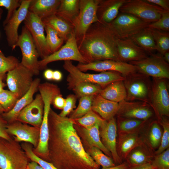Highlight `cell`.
I'll use <instances>...</instances> for the list:
<instances>
[{
  "label": "cell",
  "mask_w": 169,
  "mask_h": 169,
  "mask_svg": "<svg viewBox=\"0 0 169 169\" xmlns=\"http://www.w3.org/2000/svg\"><path fill=\"white\" fill-rule=\"evenodd\" d=\"M76 122L50 109L48 117L50 162L58 169H100L85 150L74 127Z\"/></svg>",
  "instance_id": "1"
},
{
  "label": "cell",
  "mask_w": 169,
  "mask_h": 169,
  "mask_svg": "<svg viewBox=\"0 0 169 169\" xmlns=\"http://www.w3.org/2000/svg\"><path fill=\"white\" fill-rule=\"evenodd\" d=\"M118 38L110 23L99 21L92 24L77 42L79 52L88 63L105 60L121 61L117 45Z\"/></svg>",
  "instance_id": "2"
},
{
  "label": "cell",
  "mask_w": 169,
  "mask_h": 169,
  "mask_svg": "<svg viewBox=\"0 0 169 169\" xmlns=\"http://www.w3.org/2000/svg\"><path fill=\"white\" fill-rule=\"evenodd\" d=\"M31 161L19 142L0 137V169H26Z\"/></svg>",
  "instance_id": "3"
},
{
  "label": "cell",
  "mask_w": 169,
  "mask_h": 169,
  "mask_svg": "<svg viewBox=\"0 0 169 169\" xmlns=\"http://www.w3.org/2000/svg\"><path fill=\"white\" fill-rule=\"evenodd\" d=\"M63 67L69 73L67 79L97 84L102 88L113 82L125 79L117 72L113 71H103L96 74L85 73L80 71L69 60L64 61Z\"/></svg>",
  "instance_id": "4"
},
{
  "label": "cell",
  "mask_w": 169,
  "mask_h": 169,
  "mask_svg": "<svg viewBox=\"0 0 169 169\" xmlns=\"http://www.w3.org/2000/svg\"><path fill=\"white\" fill-rule=\"evenodd\" d=\"M16 47L20 48L22 53L21 64L33 75H39L40 71L38 60L39 55L32 37L24 25L22 28L14 49Z\"/></svg>",
  "instance_id": "5"
},
{
  "label": "cell",
  "mask_w": 169,
  "mask_h": 169,
  "mask_svg": "<svg viewBox=\"0 0 169 169\" xmlns=\"http://www.w3.org/2000/svg\"><path fill=\"white\" fill-rule=\"evenodd\" d=\"M100 0H79V13L74 25L77 41L82 39L90 26L99 21L97 11Z\"/></svg>",
  "instance_id": "6"
},
{
  "label": "cell",
  "mask_w": 169,
  "mask_h": 169,
  "mask_svg": "<svg viewBox=\"0 0 169 169\" xmlns=\"http://www.w3.org/2000/svg\"><path fill=\"white\" fill-rule=\"evenodd\" d=\"M60 60H74L79 63H88L78 49L74 31L69 36L64 45L56 52L39 61L40 70L46 69L49 63Z\"/></svg>",
  "instance_id": "7"
},
{
  "label": "cell",
  "mask_w": 169,
  "mask_h": 169,
  "mask_svg": "<svg viewBox=\"0 0 169 169\" xmlns=\"http://www.w3.org/2000/svg\"><path fill=\"white\" fill-rule=\"evenodd\" d=\"M164 10L146 0H128L120 8L121 13L131 14L150 23L157 21Z\"/></svg>",
  "instance_id": "8"
},
{
  "label": "cell",
  "mask_w": 169,
  "mask_h": 169,
  "mask_svg": "<svg viewBox=\"0 0 169 169\" xmlns=\"http://www.w3.org/2000/svg\"><path fill=\"white\" fill-rule=\"evenodd\" d=\"M33 75L20 62L14 69L7 74L6 82L8 88L19 99L29 90L33 80Z\"/></svg>",
  "instance_id": "9"
},
{
  "label": "cell",
  "mask_w": 169,
  "mask_h": 169,
  "mask_svg": "<svg viewBox=\"0 0 169 169\" xmlns=\"http://www.w3.org/2000/svg\"><path fill=\"white\" fill-rule=\"evenodd\" d=\"M120 38H130L148 27L150 23L135 16L126 13L118 14L110 23Z\"/></svg>",
  "instance_id": "10"
},
{
  "label": "cell",
  "mask_w": 169,
  "mask_h": 169,
  "mask_svg": "<svg viewBox=\"0 0 169 169\" xmlns=\"http://www.w3.org/2000/svg\"><path fill=\"white\" fill-rule=\"evenodd\" d=\"M23 23L32 37L39 57L43 59L51 54L47 43L44 25L42 20L28 11Z\"/></svg>",
  "instance_id": "11"
},
{
  "label": "cell",
  "mask_w": 169,
  "mask_h": 169,
  "mask_svg": "<svg viewBox=\"0 0 169 169\" xmlns=\"http://www.w3.org/2000/svg\"><path fill=\"white\" fill-rule=\"evenodd\" d=\"M130 64L145 74L159 78H169V64L161 54H152L140 60L130 62Z\"/></svg>",
  "instance_id": "12"
},
{
  "label": "cell",
  "mask_w": 169,
  "mask_h": 169,
  "mask_svg": "<svg viewBox=\"0 0 169 169\" xmlns=\"http://www.w3.org/2000/svg\"><path fill=\"white\" fill-rule=\"evenodd\" d=\"M76 67L84 72L89 70L101 72L110 71L119 72L124 76L132 74L137 70L136 67L131 64L112 60L98 61L87 64L79 63Z\"/></svg>",
  "instance_id": "13"
},
{
  "label": "cell",
  "mask_w": 169,
  "mask_h": 169,
  "mask_svg": "<svg viewBox=\"0 0 169 169\" xmlns=\"http://www.w3.org/2000/svg\"><path fill=\"white\" fill-rule=\"evenodd\" d=\"M40 130V128L17 120L8 124L7 128V132L15 141L29 143L34 148L39 142Z\"/></svg>",
  "instance_id": "14"
},
{
  "label": "cell",
  "mask_w": 169,
  "mask_h": 169,
  "mask_svg": "<svg viewBox=\"0 0 169 169\" xmlns=\"http://www.w3.org/2000/svg\"><path fill=\"white\" fill-rule=\"evenodd\" d=\"M31 0H21L20 5L12 17L4 26L8 45L14 49L19 37L18 30L20 25L25 19Z\"/></svg>",
  "instance_id": "15"
},
{
  "label": "cell",
  "mask_w": 169,
  "mask_h": 169,
  "mask_svg": "<svg viewBox=\"0 0 169 169\" xmlns=\"http://www.w3.org/2000/svg\"><path fill=\"white\" fill-rule=\"evenodd\" d=\"M99 132L101 141L111 153L115 163L118 165L122 163L121 159L118 155L117 150V127L114 118L106 120L99 126Z\"/></svg>",
  "instance_id": "16"
},
{
  "label": "cell",
  "mask_w": 169,
  "mask_h": 169,
  "mask_svg": "<svg viewBox=\"0 0 169 169\" xmlns=\"http://www.w3.org/2000/svg\"><path fill=\"white\" fill-rule=\"evenodd\" d=\"M44 104L40 94H37L33 101L19 114L17 120L40 128L44 114Z\"/></svg>",
  "instance_id": "17"
},
{
  "label": "cell",
  "mask_w": 169,
  "mask_h": 169,
  "mask_svg": "<svg viewBox=\"0 0 169 169\" xmlns=\"http://www.w3.org/2000/svg\"><path fill=\"white\" fill-rule=\"evenodd\" d=\"M117 45L119 56L122 61H139L147 57L146 52L130 38H118Z\"/></svg>",
  "instance_id": "18"
},
{
  "label": "cell",
  "mask_w": 169,
  "mask_h": 169,
  "mask_svg": "<svg viewBox=\"0 0 169 169\" xmlns=\"http://www.w3.org/2000/svg\"><path fill=\"white\" fill-rule=\"evenodd\" d=\"M40 83V79L36 78L34 79L29 90L18 100L13 109L2 115L8 124L17 121L18 115L22 110L33 101V95L38 91Z\"/></svg>",
  "instance_id": "19"
},
{
  "label": "cell",
  "mask_w": 169,
  "mask_h": 169,
  "mask_svg": "<svg viewBox=\"0 0 169 169\" xmlns=\"http://www.w3.org/2000/svg\"><path fill=\"white\" fill-rule=\"evenodd\" d=\"M74 126L81 141L98 148L105 155L112 158L111 153L101 141L99 125L96 124L91 128H86L76 122Z\"/></svg>",
  "instance_id": "20"
},
{
  "label": "cell",
  "mask_w": 169,
  "mask_h": 169,
  "mask_svg": "<svg viewBox=\"0 0 169 169\" xmlns=\"http://www.w3.org/2000/svg\"><path fill=\"white\" fill-rule=\"evenodd\" d=\"M128 0H100L97 11L99 21L109 23L112 22L118 15L120 8Z\"/></svg>",
  "instance_id": "21"
},
{
  "label": "cell",
  "mask_w": 169,
  "mask_h": 169,
  "mask_svg": "<svg viewBox=\"0 0 169 169\" xmlns=\"http://www.w3.org/2000/svg\"><path fill=\"white\" fill-rule=\"evenodd\" d=\"M119 108L120 105L118 103L106 99L99 94L94 96L92 110L106 120L114 118Z\"/></svg>",
  "instance_id": "22"
},
{
  "label": "cell",
  "mask_w": 169,
  "mask_h": 169,
  "mask_svg": "<svg viewBox=\"0 0 169 169\" xmlns=\"http://www.w3.org/2000/svg\"><path fill=\"white\" fill-rule=\"evenodd\" d=\"M60 0H31L28 11L41 20L55 15Z\"/></svg>",
  "instance_id": "23"
},
{
  "label": "cell",
  "mask_w": 169,
  "mask_h": 169,
  "mask_svg": "<svg viewBox=\"0 0 169 169\" xmlns=\"http://www.w3.org/2000/svg\"><path fill=\"white\" fill-rule=\"evenodd\" d=\"M152 98L158 113L160 115L169 116V95L164 81H159L155 85L153 90Z\"/></svg>",
  "instance_id": "24"
},
{
  "label": "cell",
  "mask_w": 169,
  "mask_h": 169,
  "mask_svg": "<svg viewBox=\"0 0 169 169\" xmlns=\"http://www.w3.org/2000/svg\"><path fill=\"white\" fill-rule=\"evenodd\" d=\"M44 25L55 30L65 42L74 30V26L56 15L41 20Z\"/></svg>",
  "instance_id": "25"
},
{
  "label": "cell",
  "mask_w": 169,
  "mask_h": 169,
  "mask_svg": "<svg viewBox=\"0 0 169 169\" xmlns=\"http://www.w3.org/2000/svg\"><path fill=\"white\" fill-rule=\"evenodd\" d=\"M79 0H60L55 15L74 27L79 13Z\"/></svg>",
  "instance_id": "26"
},
{
  "label": "cell",
  "mask_w": 169,
  "mask_h": 169,
  "mask_svg": "<svg viewBox=\"0 0 169 169\" xmlns=\"http://www.w3.org/2000/svg\"><path fill=\"white\" fill-rule=\"evenodd\" d=\"M68 88L72 90L77 98L93 96L99 94L102 88L99 85L88 82L79 81L67 78Z\"/></svg>",
  "instance_id": "27"
},
{
  "label": "cell",
  "mask_w": 169,
  "mask_h": 169,
  "mask_svg": "<svg viewBox=\"0 0 169 169\" xmlns=\"http://www.w3.org/2000/svg\"><path fill=\"white\" fill-rule=\"evenodd\" d=\"M122 80L118 81L110 84L102 89L99 95L109 100L118 103L124 100L127 93Z\"/></svg>",
  "instance_id": "28"
},
{
  "label": "cell",
  "mask_w": 169,
  "mask_h": 169,
  "mask_svg": "<svg viewBox=\"0 0 169 169\" xmlns=\"http://www.w3.org/2000/svg\"><path fill=\"white\" fill-rule=\"evenodd\" d=\"M146 52L151 53L156 50L155 42L151 29L147 27L130 38Z\"/></svg>",
  "instance_id": "29"
},
{
  "label": "cell",
  "mask_w": 169,
  "mask_h": 169,
  "mask_svg": "<svg viewBox=\"0 0 169 169\" xmlns=\"http://www.w3.org/2000/svg\"><path fill=\"white\" fill-rule=\"evenodd\" d=\"M81 141L86 152L102 168L110 167L115 165L112 159L105 155L100 149L84 142Z\"/></svg>",
  "instance_id": "30"
},
{
  "label": "cell",
  "mask_w": 169,
  "mask_h": 169,
  "mask_svg": "<svg viewBox=\"0 0 169 169\" xmlns=\"http://www.w3.org/2000/svg\"><path fill=\"white\" fill-rule=\"evenodd\" d=\"M138 142V137L134 134H123L120 136L117 153L120 158H126Z\"/></svg>",
  "instance_id": "31"
},
{
  "label": "cell",
  "mask_w": 169,
  "mask_h": 169,
  "mask_svg": "<svg viewBox=\"0 0 169 169\" xmlns=\"http://www.w3.org/2000/svg\"><path fill=\"white\" fill-rule=\"evenodd\" d=\"M151 29L155 42L156 50L163 56L165 53L169 52V33L167 32Z\"/></svg>",
  "instance_id": "32"
},
{
  "label": "cell",
  "mask_w": 169,
  "mask_h": 169,
  "mask_svg": "<svg viewBox=\"0 0 169 169\" xmlns=\"http://www.w3.org/2000/svg\"><path fill=\"white\" fill-rule=\"evenodd\" d=\"M94 96H83L80 98L77 107L70 114L69 118L75 120L81 117L92 110Z\"/></svg>",
  "instance_id": "33"
},
{
  "label": "cell",
  "mask_w": 169,
  "mask_h": 169,
  "mask_svg": "<svg viewBox=\"0 0 169 169\" xmlns=\"http://www.w3.org/2000/svg\"><path fill=\"white\" fill-rule=\"evenodd\" d=\"M44 29L46 34L47 43L52 54L61 48L64 41L57 33L49 26L44 25Z\"/></svg>",
  "instance_id": "34"
},
{
  "label": "cell",
  "mask_w": 169,
  "mask_h": 169,
  "mask_svg": "<svg viewBox=\"0 0 169 169\" xmlns=\"http://www.w3.org/2000/svg\"><path fill=\"white\" fill-rule=\"evenodd\" d=\"M74 120L86 128H91L96 124L100 126L106 121L92 110L81 117Z\"/></svg>",
  "instance_id": "35"
},
{
  "label": "cell",
  "mask_w": 169,
  "mask_h": 169,
  "mask_svg": "<svg viewBox=\"0 0 169 169\" xmlns=\"http://www.w3.org/2000/svg\"><path fill=\"white\" fill-rule=\"evenodd\" d=\"M131 106L124 110L123 116L127 118L146 120L152 115L151 111L147 108L134 105Z\"/></svg>",
  "instance_id": "36"
},
{
  "label": "cell",
  "mask_w": 169,
  "mask_h": 169,
  "mask_svg": "<svg viewBox=\"0 0 169 169\" xmlns=\"http://www.w3.org/2000/svg\"><path fill=\"white\" fill-rule=\"evenodd\" d=\"M19 63L16 57H6L0 50V77L3 79L6 73L14 69Z\"/></svg>",
  "instance_id": "37"
},
{
  "label": "cell",
  "mask_w": 169,
  "mask_h": 169,
  "mask_svg": "<svg viewBox=\"0 0 169 169\" xmlns=\"http://www.w3.org/2000/svg\"><path fill=\"white\" fill-rule=\"evenodd\" d=\"M21 145L31 161L37 162L44 169H58L52 163L44 160L37 156L33 151V146L31 144L22 142Z\"/></svg>",
  "instance_id": "38"
},
{
  "label": "cell",
  "mask_w": 169,
  "mask_h": 169,
  "mask_svg": "<svg viewBox=\"0 0 169 169\" xmlns=\"http://www.w3.org/2000/svg\"><path fill=\"white\" fill-rule=\"evenodd\" d=\"M18 99L16 94L10 90H4L0 93V104L5 112L12 110Z\"/></svg>",
  "instance_id": "39"
},
{
  "label": "cell",
  "mask_w": 169,
  "mask_h": 169,
  "mask_svg": "<svg viewBox=\"0 0 169 169\" xmlns=\"http://www.w3.org/2000/svg\"><path fill=\"white\" fill-rule=\"evenodd\" d=\"M129 93L132 97L142 98L146 95L148 90L145 84L140 81H136L131 83L128 87Z\"/></svg>",
  "instance_id": "40"
},
{
  "label": "cell",
  "mask_w": 169,
  "mask_h": 169,
  "mask_svg": "<svg viewBox=\"0 0 169 169\" xmlns=\"http://www.w3.org/2000/svg\"><path fill=\"white\" fill-rule=\"evenodd\" d=\"M155 169H169V148L157 155L152 162Z\"/></svg>",
  "instance_id": "41"
},
{
  "label": "cell",
  "mask_w": 169,
  "mask_h": 169,
  "mask_svg": "<svg viewBox=\"0 0 169 169\" xmlns=\"http://www.w3.org/2000/svg\"><path fill=\"white\" fill-rule=\"evenodd\" d=\"M21 0H0V7H3L8 11L6 18L3 22V26L8 22L15 11L20 7Z\"/></svg>",
  "instance_id": "42"
},
{
  "label": "cell",
  "mask_w": 169,
  "mask_h": 169,
  "mask_svg": "<svg viewBox=\"0 0 169 169\" xmlns=\"http://www.w3.org/2000/svg\"><path fill=\"white\" fill-rule=\"evenodd\" d=\"M161 17L157 21L150 23L148 27L165 32L169 31V11L163 10Z\"/></svg>",
  "instance_id": "43"
},
{
  "label": "cell",
  "mask_w": 169,
  "mask_h": 169,
  "mask_svg": "<svg viewBox=\"0 0 169 169\" xmlns=\"http://www.w3.org/2000/svg\"><path fill=\"white\" fill-rule=\"evenodd\" d=\"M161 125L163 129V132L162 135L160 145L156 152V154H159L169 148V123L165 119H163Z\"/></svg>",
  "instance_id": "44"
},
{
  "label": "cell",
  "mask_w": 169,
  "mask_h": 169,
  "mask_svg": "<svg viewBox=\"0 0 169 169\" xmlns=\"http://www.w3.org/2000/svg\"><path fill=\"white\" fill-rule=\"evenodd\" d=\"M129 164L131 166H135L144 164L149 162L148 157L141 150H136L133 151L129 155Z\"/></svg>",
  "instance_id": "45"
},
{
  "label": "cell",
  "mask_w": 169,
  "mask_h": 169,
  "mask_svg": "<svg viewBox=\"0 0 169 169\" xmlns=\"http://www.w3.org/2000/svg\"><path fill=\"white\" fill-rule=\"evenodd\" d=\"M162 137V132L159 125L156 123L153 124L151 128L149 134V139L153 148L159 146Z\"/></svg>",
  "instance_id": "46"
},
{
  "label": "cell",
  "mask_w": 169,
  "mask_h": 169,
  "mask_svg": "<svg viewBox=\"0 0 169 169\" xmlns=\"http://www.w3.org/2000/svg\"><path fill=\"white\" fill-rule=\"evenodd\" d=\"M77 97L75 95L70 94L65 99V105L59 115L63 117H66L70 114L76 108V103Z\"/></svg>",
  "instance_id": "47"
},
{
  "label": "cell",
  "mask_w": 169,
  "mask_h": 169,
  "mask_svg": "<svg viewBox=\"0 0 169 169\" xmlns=\"http://www.w3.org/2000/svg\"><path fill=\"white\" fill-rule=\"evenodd\" d=\"M142 123L141 120H127L121 122L119 127L123 132H128L138 127Z\"/></svg>",
  "instance_id": "48"
},
{
  "label": "cell",
  "mask_w": 169,
  "mask_h": 169,
  "mask_svg": "<svg viewBox=\"0 0 169 169\" xmlns=\"http://www.w3.org/2000/svg\"><path fill=\"white\" fill-rule=\"evenodd\" d=\"M8 125V122L2 115L0 114V137L10 140L12 137L7 132V128Z\"/></svg>",
  "instance_id": "49"
},
{
  "label": "cell",
  "mask_w": 169,
  "mask_h": 169,
  "mask_svg": "<svg viewBox=\"0 0 169 169\" xmlns=\"http://www.w3.org/2000/svg\"><path fill=\"white\" fill-rule=\"evenodd\" d=\"M65 103V99L61 94L56 95L54 98L52 104L54 107L59 109L62 110Z\"/></svg>",
  "instance_id": "50"
},
{
  "label": "cell",
  "mask_w": 169,
  "mask_h": 169,
  "mask_svg": "<svg viewBox=\"0 0 169 169\" xmlns=\"http://www.w3.org/2000/svg\"><path fill=\"white\" fill-rule=\"evenodd\" d=\"M147 2L161 8L164 10L169 11V0H146Z\"/></svg>",
  "instance_id": "51"
},
{
  "label": "cell",
  "mask_w": 169,
  "mask_h": 169,
  "mask_svg": "<svg viewBox=\"0 0 169 169\" xmlns=\"http://www.w3.org/2000/svg\"><path fill=\"white\" fill-rule=\"evenodd\" d=\"M131 165L128 162H124L113 166L102 168V169H129Z\"/></svg>",
  "instance_id": "52"
},
{
  "label": "cell",
  "mask_w": 169,
  "mask_h": 169,
  "mask_svg": "<svg viewBox=\"0 0 169 169\" xmlns=\"http://www.w3.org/2000/svg\"><path fill=\"white\" fill-rule=\"evenodd\" d=\"M129 169H155L151 163H147L141 165L131 166Z\"/></svg>",
  "instance_id": "53"
},
{
  "label": "cell",
  "mask_w": 169,
  "mask_h": 169,
  "mask_svg": "<svg viewBox=\"0 0 169 169\" xmlns=\"http://www.w3.org/2000/svg\"><path fill=\"white\" fill-rule=\"evenodd\" d=\"M63 77L62 73L58 70L53 71L52 80L57 81H60Z\"/></svg>",
  "instance_id": "54"
},
{
  "label": "cell",
  "mask_w": 169,
  "mask_h": 169,
  "mask_svg": "<svg viewBox=\"0 0 169 169\" xmlns=\"http://www.w3.org/2000/svg\"><path fill=\"white\" fill-rule=\"evenodd\" d=\"M53 71L50 69H46L44 73V78L48 80H51L53 79Z\"/></svg>",
  "instance_id": "55"
},
{
  "label": "cell",
  "mask_w": 169,
  "mask_h": 169,
  "mask_svg": "<svg viewBox=\"0 0 169 169\" xmlns=\"http://www.w3.org/2000/svg\"><path fill=\"white\" fill-rule=\"evenodd\" d=\"M28 169H44L37 162L31 161L29 162L27 166Z\"/></svg>",
  "instance_id": "56"
},
{
  "label": "cell",
  "mask_w": 169,
  "mask_h": 169,
  "mask_svg": "<svg viewBox=\"0 0 169 169\" xmlns=\"http://www.w3.org/2000/svg\"><path fill=\"white\" fill-rule=\"evenodd\" d=\"M163 58L164 60L167 63L169 62V53L167 52L165 53L163 55Z\"/></svg>",
  "instance_id": "57"
},
{
  "label": "cell",
  "mask_w": 169,
  "mask_h": 169,
  "mask_svg": "<svg viewBox=\"0 0 169 169\" xmlns=\"http://www.w3.org/2000/svg\"><path fill=\"white\" fill-rule=\"evenodd\" d=\"M3 78L0 77V93L4 90L3 88L5 85L3 82Z\"/></svg>",
  "instance_id": "58"
},
{
  "label": "cell",
  "mask_w": 169,
  "mask_h": 169,
  "mask_svg": "<svg viewBox=\"0 0 169 169\" xmlns=\"http://www.w3.org/2000/svg\"><path fill=\"white\" fill-rule=\"evenodd\" d=\"M4 112V110L0 104V114L2 115Z\"/></svg>",
  "instance_id": "59"
},
{
  "label": "cell",
  "mask_w": 169,
  "mask_h": 169,
  "mask_svg": "<svg viewBox=\"0 0 169 169\" xmlns=\"http://www.w3.org/2000/svg\"><path fill=\"white\" fill-rule=\"evenodd\" d=\"M2 11H2V9L0 8V19L1 18V15H2Z\"/></svg>",
  "instance_id": "60"
},
{
  "label": "cell",
  "mask_w": 169,
  "mask_h": 169,
  "mask_svg": "<svg viewBox=\"0 0 169 169\" xmlns=\"http://www.w3.org/2000/svg\"><path fill=\"white\" fill-rule=\"evenodd\" d=\"M26 169H28V168H27H27H26Z\"/></svg>",
  "instance_id": "61"
}]
</instances>
